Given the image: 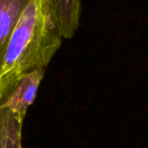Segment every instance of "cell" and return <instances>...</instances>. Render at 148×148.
<instances>
[{"label": "cell", "instance_id": "obj_1", "mask_svg": "<svg viewBox=\"0 0 148 148\" xmlns=\"http://www.w3.org/2000/svg\"><path fill=\"white\" fill-rule=\"evenodd\" d=\"M62 39L50 0H31L11 33L0 62V101L23 74L46 69Z\"/></svg>", "mask_w": 148, "mask_h": 148}, {"label": "cell", "instance_id": "obj_2", "mask_svg": "<svg viewBox=\"0 0 148 148\" xmlns=\"http://www.w3.org/2000/svg\"><path fill=\"white\" fill-rule=\"evenodd\" d=\"M44 68L23 74L12 85L1 101L0 106L9 109L23 122L29 107L35 101L38 89L44 78Z\"/></svg>", "mask_w": 148, "mask_h": 148}, {"label": "cell", "instance_id": "obj_3", "mask_svg": "<svg viewBox=\"0 0 148 148\" xmlns=\"http://www.w3.org/2000/svg\"><path fill=\"white\" fill-rule=\"evenodd\" d=\"M56 25L65 39L77 31L81 15V0H50Z\"/></svg>", "mask_w": 148, "mask_h": 148}, {"label": "cell", "instance_id": "obj_4", "mask_svg": "<svg viewBox=\"0 0 148 148\" xmlns=\"http://www.w3.org/2000/svg\"><path fill=\"white\" fill-rule=\"evenodd\" d=\"M31 0H0V62L13 29Z\"/></svg>", "mask_w": 148, "mask_h": 148}, {"label": "cell", "instance_id": "obj_5", "mask_svg": "<svg viewBox=\"0 0 148 148\" xmlns=\"http://www.w3.org/2000/svg\"><path fill=\"white\" fill-rule=\"evenodd\" d=\"M23 124L10 110L0 106V148H21Z\"/></svg>", "mask_w": 148, "mask_h": 148}]
</instances>
